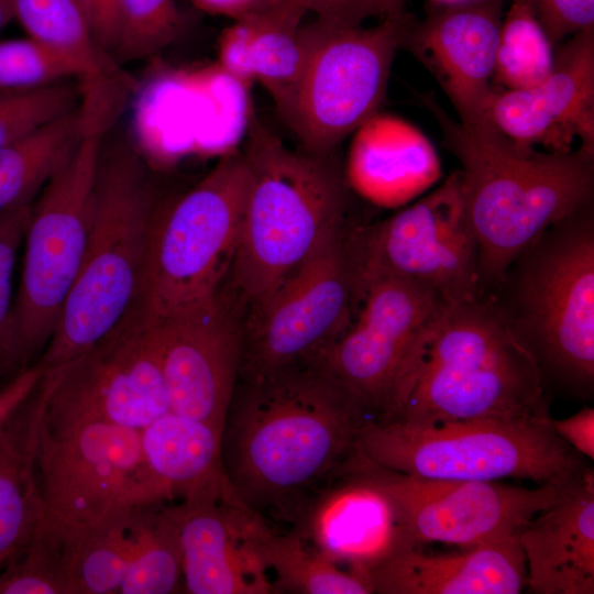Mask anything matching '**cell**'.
Instances as JSON below:
<instances>
[{"mask_svg":"<svg viewBox=\"0 0 594 594\" xmlns=\"http://www.w3.org/2000/svg\"><path fill=\"white\" fill-rule=\"evenodd\" d=\"M543 410L544 385L535 359L490 296L481 294L444 312L408 378L394 419L432 425Z\"/></svg>","mask_w":594,"mask_h":594,"instance_id":"obj_5","label":"cell"},{"mask_svg":"<svg viewBox=\"0 0 594 594\" xmlns=\"http://www.w3.org/2000/svg\"><path fill=\"white\" fill-rule=\"evenodd\" d=\"M14 19V0H0V31Z\"/></svg>","mask_w":594,"mask_h":594,"instance_id":"obj_46","label":"cell"},{"mask_svg":"<svg viewBox=\"0 0 594 594\" xmlns=\"http://www.w3.org/2000/svg\"><path fill=\"white\" fill-rule=\"evenodd\" d=\"M318 22L332 28H358L371 18L383 19L378 0H305Z\"/></svg>","mask_w":594,"mask_h":594,"instance_id":"obj_41","label":"cell"},{"mask_svg":"<svg viewBox=\"0 0 594 594\" xmlns=\"http://www.w3.org/2000/svg\"><path fill=\"white\" fill-rule=\"evenodd\" d=\"M186 28L176 0H120V25L113 57L131 62L174 43Z\"/></svg>","mask_w":594,"mask_h":594,"instance_id":"obj_35","label":"cell"},{"mask_svg":"<svg viewBox=\"0 0 594 594\" xmlns=\"http://www.w3.org/2000/svg\"><path fill=\"white\" fill-rule=\"evenodd\" d=\"M36 468L46 516L87 522L156 504L136 429L101 422L51 429L43 418Z\"/></svg>","mask_w":594,"mask_h":594,"instance_id":"obj_16","label":"cell"},{"mask_svg":"<svg viewBox=\"0 0 594 594\" xmlns=\"http://www.w3.org/2000/svg\"><path fill=\"white\" fill-rule=\"evenodd\" d=\"M506 0L428 2L422 20L414 14L400 47L408 50L436 78L470 128L487 125L494 68Z\"/></svg>","mask_w":594,"mask_h":594,"instance_id":"obj_18","label":"cell"},{"mask_svg":"<svg viewBox=\"0 0 594 594\" xmlns=\"http://www.w3.org/2000/svg\"><path fill=\"white\" fill-rule=\"evenodd\" d=\"M260 554L274 594H372L367 578L339 566L293 528L273 530L263 540Z\"/></svg>","mask_w":594,"mask_h":594,"instance_id":"obj_31","label":"cell"},{"mask_svg":"<svg viewBox=\"0 0 594 594\" xmlns=\"http://www.w3.org/2000/svg\"><path fill=\"white\" fill-rule=\"evenodd\" d=\"M346 234L344 228L331 237L244 312L239 381L314 364L349 326L354 285Z\"/></svg>","mask_w":594,"mask_h":594,"instance_id":"obj_13","label":"cell"},{"mask_svg":"<svg viewBox=\"0 0 594 594\" xmlns=\"http://www.w3.org/2000/svg\"><path fill=\"white\" fill-rule=\"evenodd\" d=\"M106 128L101 122H86L76 146L32 204L14 301L16 344L24 369L44 351L79 273L90 232Z\"/></svg>","mask_w":594,"mask_h":594,"instance_id":"obj_9","label":"cell"},{"mask_svg":"<svg viewBox=\"0 0 594 594\" xmlns=\"http://www.w3.org/2000/svg\"><path fill=\"white\" fill-rule=\"evenodd\" d=\"M556 433L582 457L594 459V409L585 406L564 419H550Z\"/></svg>","mask_w":594,"mask_h":594,"instance_id":"obj_43","label":"cell"},{"mask_svg":"<svg viewBox=\"0 0 594 594\" xmlns=\"http://www.w3.org/2000/svg\"><path fill=\"white\" fill-rule=\"evenodd\" d=\"M47 396L42 377L0 430V570L43 516L37 448Z\"/></svg>","mask_w":594,"mask_h":594,"instance_id":"obj_26","label":"cell"},{"mask_svg":"<svg viewBox=\"0 0 594 594\" xmlns=\"http://www.w3.org/2000/svg\"><path fill=\"white\" fill-rule=\"evenodd\" d=\"M413 14L387 16L369 28L302 22L306 64L284 121L300 148L327 156L378 113L392 64Z\"/></svg>","mask_w":594,"mask_h":594,"instance_id":"obj_11","label":"cell"},{"mask_svg":"<svg viewBox=\"0 0 594 594\" xmlns=\"http://www.w3.org/2000/svg\"><path fill=\"white\" fill-rule=\"evenodd\" d=\"M242 153L249 193L222 289L245 312L345 228L348 187L336 153L289 148L256 117Z\"/></svg>","mask_w":594,"mask_h":594,"instance_id":"obj_3","label":"cell"},{"mask_svg":"<svg viewBox=\"0 0 594 594\" xmlns=\"http://www.w3.org/2000/svg\"><path fill=\"white\" fill-rule=\"evenodd\" d=\"M346 238L353 285L385 275L419 284L450 304L481 295L477 241L459 172L397 213L348 229Z\"/></svg>","mask_w":594,"mask_h":594,"instance_id":"obj_12","label":"cell"},{"mask_svg":"<svg viewBox=\"0 0 594 594\" xmlns=\"http://www.w3.org/2000/svg\"><path fill=\"white\" fill-rule=\"evenodd\" d=\"M154 216L145 165L130 144L119 141L101 155L85 256L35 363L41 370L86 351L140 300Z\"/></svg>","mask_w":594,"mask_h":594,"instance_id":"obj_6","label":"cell"},{"mask_svg":"<svg viewBox=\"0 0 594 594\" xmlns=\"http://www.w3.org/2000/svg\"><path fill=\"white\" fill-rule=\"evenodd\" d=\"M44 425L101 422L141 430L169 410L153 326L140 300L109 333L44 371Z\"/></svg>","mask_w":594,"mask_h":594,"instance_id":"obj_14","label":"cell"},{"mask_svg":"<svg viewBox=\"0 0 594 594\" xmlns=\"http://www.w3.org/2000/svg\"><path fill=\"white\" fill-rule=\"evenodd\" d=\"M42 374L43 370L37 364H33L0 386V430L34 391Z\"/></svg>","mask_w":594,"mask_h":594,"instance_id":"obj_44","label":"cell"},{"mask_svg":"<svg viewBox=\"0 0 594 594\" xmlns=\"http://www.w3.org/2000/svg\"><path fill=\"white\" fill-rule=\"evenodd\" d=\"M550 419L548 410L432 425L367 418L356 452L375 465L411 476L560 484L588 465L556 433Z\"/></svg>","mask_w":594,"mask_h":594,"instance_id":"obj_7","label":"cell"},{"mask_svg":"<svg viewBox=\"0 0 594 594\" xmlns=\"http://www.w3.org/2000/svg\"><path fill=\"white\" fill-rule=\"evenodd\" d=\"M486 121L520 145L568 152L579 140L594 151V26L554 47L551 72L538 85L497 88Z\"/></svg>","mask_w":594,"mask_h":594,"instance_id":"obj_19","label":"cell"},{"mask_svg":"<svg viewBox=\"0 0 594 594\" xmlns=\"http://www.w3.org/2000/svg\"><path fill=\"white\" fill-rule=\"evenodd\" d=\"M86 128L81 105L0 148V217L31 204Z\"/></svg>","mask_w":594,"mask_h":594,"instance_id":"obj_28","label":"cell"},{"mask_svg":"<svg viewBox=\"0 0 594 594\" xmlns=\"http://www.w3.org/2000/svg\"><path fill=\"white\" fill-rule=\"evenodd\" d=\"M75 77L73 70L32 40L0 42V95L37 89Z\"/></svg>","mask_w":594,"mask_h":594,"instance_id":"obj_38","label":"cell"},{"mask_svg":"<svg viewBox=\"0 0 594 594\" xmlns=\"http://www.w3.org/2000/svg\"><path fill=\"white\" fill-rule=\"evenodd\" d=\"M14 19L82 81L84 97H116L113 88L132 86L97 43L77 0H14Z\"/></svg>","mask_w":594,"mask_h":594,"instance_id":"obj_27","label":"cell"},{"mask_svg":"<svg viewBox=\"0 0 594 594\" xmlns=\"http://www.w3.org/2000/svg\"><path fill=\"white\" fill-rule=\"evenodd\" d=\"M198 10L231 19L233 22H256L290 13L306 12L305 0H188Z\"/></svg>","mask_w":594,"mask_h":594,"instance_id":"obj_40","label":"cell"},{"mask_svg":"<svg viewBox=\"0 0 594 594\" xmlns=\"http://www.w3.org/2000/svg\"><path fill=\"white\" fill-rule=\"evenodd\" d=\"M367 418L315 364L239 381L222 428L226 479L250 509L293 526L354 455Z\"/></svg>","mask_w":594,"mask_h":594,"instance_id":"obj_1","label":"cell"},{"mask_svg":"<svg viewBox=\"0 0 594 594\" xmlns=\"http://www.w3.org/2000/svg\"><path fill=\"white\" fill-rule=\"evenodd\" d=\"M461 164L465 211L477 241L481 294L549 226L593 204L594 151L541 152L487 124L470 128L422 97Z\"/></svg>","mask_w":594,"mask_h":594,"instance_id":"obj_2","label":"cell"},{"mask_svg":"<svg viewBox=\"0 0 594 594\" xmlns=\"http://www.w3.org/2000/svg\"><path fill=\"white\" fill-rule=\"evenodd\" d=\"M485 295L535 359L544 388L593 394V204L549 226Z\"/></svg>","mask_w":594,"mask_h":594,"instance_id":"obj_4","label":"cell"},{"mask_svg":"<svg viewBox=\"0 0 594 594\" xmlns=\"http://www.w3.org/2000/svg\"><path fill=\"white\" fill-rule=\"evenodd\" d=\"M466 0H428L430 3H437V4H449V3H455V2H462Z\"/></svg>","mask_w":594,"mask_h":594,"instance_id":"obj_47","label":"cell"},{"mask_svg":"<svg viewBox=\"0 0 594 594\" xmlns=\"http://www.w3.org/2000/svg\"><path fill=\"white\" fill-rule=\"evenodd\" d=\"M249 185L243 153L228 154L155 213L140 297L150 319L187 309L221 290L237 251Z\"/></svg>","mask_w":594,"mask_h":594,"instance_id":"obj_8","label":"cell"},{"mask_svg":"<svg viewBox=\"0 0 594 594\" xmlns=\"http://www.w3.org/2000/svg\"><path fill=\"white\" fill-rule=\"evenodd\" d=\"M378 2L382 7L384 18L397 16L406 12V0H378Z\"/></svg>","mask_w":594,"mask_h":594,"instance_id":"obj_45","label":"cell"},{"mask_svg":"<svg viewBox=\"0 0 594 594\" xmlns=\"http://www.w3.org/2000/svg\"><path fill=\"white\" fill-rule=\"evenodd\" d=\"M494 68V86L517 90L538 85L551 72L554 47L525 0H508Z\"/></svg>","mask_w":594,"mask_h":594,"instance_id":"obj_33","label":"cell"},{"mask_svg":"<svg viewBox=\"0 0 594 594\" xmlns=\"http://www.w3.org/2000/svg\"><path fill=\"white\" fill-rule=\"evenodd\" d=\"M243 310L222 289L160 319L156 338L169 410L222 430L240 378Z\"/></svg>","mask_w":594,"mask_h":594,"instance_id":"obj_17","label":"cell"},{"mask_svg":"<svg viewBox=\"0 0 594 594\" xmlns=\"http://www.w3.org/2000/svg\"><path fill=\"white\" fill-rule=\"evenodd\" d=\"M346 175L366 198L395 206L432 185L439 178L440 164L420 130L398 117L378 112L353 133Z\"/></svg>","mask_w":594,"mask_h":594,"instance_id":"obj_24","label":"cell"},{"mask_svg":"<svg viewBox=\"0 0 594 594\" xmlns=\"http://www.w3.org/2000/svg\"><path fill=\"white\" fill-rule=\"evenodd\" d=\"M129 558L119 594L184 592L174 503L136 506L128 520Z\"/></svg>","mask_w":594,"mask_h":594,"instance_id":"obj_29","label":"cell"},{"mask_svg":"<svg viewBox=\"0 0 594 594\" xmlns=\"http://www.w3.org/2000/svg\"><path fill=\"white\" fill-rule=\"evenodd\" d=\"M526 586L537 594L594 593V473L569 480L519 532Z\"/></svg>","mask_w":594,"mask_h":594,"instance_id":"obj_22","label":"cell"},{"mask_svg":"<svg viewBox=\"0 0 594 594\" xmlns=\"http://www.w3.org/2000/svg\"><path fill=\"white\" fill-rule=\"evenodd\" d=\"M32 204L0 217V386L25 370L15 337L13 274Z\"/></svg>","mask_w":594,"mask_h":594,"instance_id":"obj_36","label":"cell"},{"mask_svg":"<svg viewBox=\"0 0 594 594\" xmlns=\"http://www.w3.org/2000/svg\"><path fill=\"white\" fill-rule=\"evenodd\" d=\"M68 80L1 94L0 148L75 109L80 91Z\"/></svg>","mask_w":594,"mask_h":594,"instance_id":"obj_37","label":"cell"},{"mask_svg":"<svg viewBox=\"0 0 594 594\" xmlns=\"http://www.w3.org/2000/svg\"><path fill=\"white\" fill-rule=\"evenodd\" d=\"M526 579L518 536L453 553L410 548L369 573L373 593L378 594H517Z\"/></svg>","mask_w":594,"mask_h":594,"instance_id":"obj_23","label":"cell"},{"mask_svg":"<svg viewBox=\"0 0 594 594\" xmlns=\"http://www.w3.org/2000/svg\"><path fill=\"white\" fill-rule=\"evenodd\" d=\"M221 437V429L173 411L142 428V464L155 502L215 497L232 490L222 468Z\"/></svg>","mask_w":594,"mask_h":594,"instance_id":"obj_25","label":"cell"},{"mask_svg":"<svg viewBox=\"0 0 594 594\" xmlns=\"http://www.w3.org/2000/svg\"><path fill=\"white\" fill-rule=\"evenodd\" d=\"M351 462L389 495L417 548L427 542L468 548L517 537L568 482L522 487L503 481L419 477L375 465L358 452Z\"/></svg>","mask_w":594,"mask_h":594,"instance_id":"obj_15","label":"cell"},{"mask_svg":"<svg viewBox=\"0 0 594 594\" xmlns=\"http://www.w3.org/2000/svg\"><path fill=\"white\" fill-rule=\"evenodd\" d=\"M304 18L300 13H289L243 23L249 29L250 78L260 81L267 90L283 120L289 111L306 64V47L299 36Z\"/></svg>","mask_w":594,"mask_h":594,"instance_id":"obj_32","label":"cell"},{"mask_svg":"<svg viewBox=\"0 0 594 594\" xmlns=\"http://www.w3.org/2000/svg\"><path fill=\"white\" fill-rule=\"evenodd\" d=\"M292 528L339 566L367 579L395 554L417 548L389 495L351 460L310 498Z\"/></svg>","mask_w":594,"mask_h":594,"instance_id":"obj_21","label":"cell"},{"mask_svg":"<svg viewBox=\"0 0 594 594\" xmlns=\"http://www.w3.org/2000/svg\"><path fill=\"white\" fill-rule=\"evenodd\" d=\"M130 510L87 522L56 518L73 594L119 593L129 558Z\"/></svg>","mask_w":594,"mask_h":594,"instance_id":"obj_30","label":"cell"},{"mask_svg":"<svg viewBox=\"0 0 594 594\" xmlns=\"http://www.w3.org/2000/svg\"><path fill=\"white\" fill-rule=\"evenodd\" d=\"M525 1L553 47L580 31L594 26V0Z\"/></svg>","mask_w":594,"mask_h":594,"instance_id":"obj_39","label":"cell"},{"mask_svg":"<svg viewBox=\"0 0 594 594\" xmlns=\"http://www.w3.org/2000/svg\"><path fill=\"white\" fill-rule=\"evenodd\" d=\"M100 47L113 57L120 25V0H77Z\"/></svg>","mask_w":594,"mask_h":594,"instance_id":"obj_42","label":"cell"},{"mask_svg":"<svg viewBox=\"0 0 594 594\" xmlns=\"http://www.w3.org/2000/svg\"><path fill=\"white\" fill-rule=\"evenodd\" d=\"M183 557L184 593L274 594L260 554L272 531L232 490L174 503Z\"/></svg>","mask_w":594,"mask_h":594,"instance_id":"obj_20","label":"cell"},{"mask_svg":"<svg viewBox=\"0 0 594 594\" xmlns=\"http://www.w3.org/2000/svg\"><path fill=\"white\" fill-rule=\"evenodd\" d=\"M0 594H73L57 519L43 515L3 565Z\"/></svg>","mask_w":594,"mask_h":594,"instance_id":"obj_34","label":"cell"},{"mask_svg":"<svg viewBox=\"0 0 594 594\" xmlns=\"http://www.w3.org/2000/svg\"><path fill=\"white\" fill-rule=\"evenodd\" d=\"M451 305L399 277L365 278L354 285L355 316L314 364L342 385L369 418L394 419L408 378Z\"/></svg>","mask_w":594,"mask_h":594,"instance_id":"obj_10","label":"cell"}]
</instances>
